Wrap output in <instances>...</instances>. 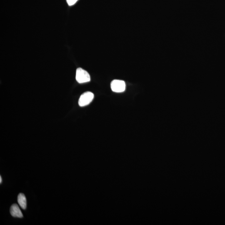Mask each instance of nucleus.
<instances>
[{
    "label": "nucleus",
    "instance_id": "nucleus-1",
    "mask_svg": "<svg viewBox=\"0 0 225 225\" xmlns=\"http://www.w3.org/2000/svg\"><path fill=\"white\" fill-rule=\"evenodd\" d=\"M76 78L77 82L80 83L89 82L91 80L89 74L80 68L76 70Z\"/></svg>",
    "mask_w": 225,
    "mask_h": 225
},
{
    "label": "nucleus",
    "instance_id": "nucleus-2",
    "mask_svg": "<svg viewBox=\"0 0 225 225\" xmlns=\"http://www.w3.org/2000/svg\"><path fill=\"white\" fill-rule=\"evenodd\" d=\"M93 98L94 94L92 92H85L80 96L78 104L81 107L87 106L91 103Z\"/></svg>",
    "mask_w": 225,
    "mask_h": 225
},
{
    "label": "nucleus",
    "instance_id": "nucleus-3",
    "mask_svg": "<svg viewBox=\"0 0 225 225\" xmlns=\"http://www.w3.org/2000/svg\"><path fill=\"white\" fill-rule=\"evenodd\" d=\"M111 87L113 92H123L126 89V83L122 80H114L111 82Z\"/></svg>",
    "mask_w": 225,
    "mask_h": 225
},
{
    "label": "nucleus",
    "instance_id": "nucleus-4",
    "mask_svg": "<svg viewBox=\"0 0 225 225\" xmlns=\"http://www.w3.org/2000/svg\"><path fill=\"white\" fill-rule=\"evenodd\" d=\"M10 211L11 216L13 217L20 218L23 217V215L21 210L16 204H13L11 206Z\"/></svg>",
    "mask_w": 225,
    "mask_h": 225
},
{
    "label": "nucleus",
    "instance_id": "nucleus-5",
    "mask_svg": "<svg viewBox=\"0 0 225 225\" xmlns=\"http://www.w3.org/2000/svg\"><path fill=\"white\" fill-rule=\"evenodd\" d=\"M18 202L22 209H26L27 206V201H26V196L23 193L19 194L18 196Z\"/></svg>",
    "mask_w": 225,
    "mask_h": 225
},
{
    "label": "nucleus",
    "instance_id": "nucleus-6",
    "mask_svg": "<svg viewBox=\"0 0 225 225\" xmlns=\"http://www.w3.org/2000/svg\"><path fill=\"white\" fill-rule=\"evenodd\" d=\"M78 1V0H66V2L69 6H71L75 4Z\"/></svg>",
    "mask_w": 225,
    "mask_h": 225
},
{
    "label": "nucleus",
    "instance_id": "nucleus-7",
    "mask_svg": "<svg viewBox=\"0 0 225 225\" xmlns=\"http://www.w3.org/2000/svg\"><path fill=\"white\" fill-rule=\"evenodd\" d=\"M1 182H2V178H1V176H0V183H1Z\"/></svg>",
    "mask_w": 225,
    "mask_h": 225
}]
</instances>
